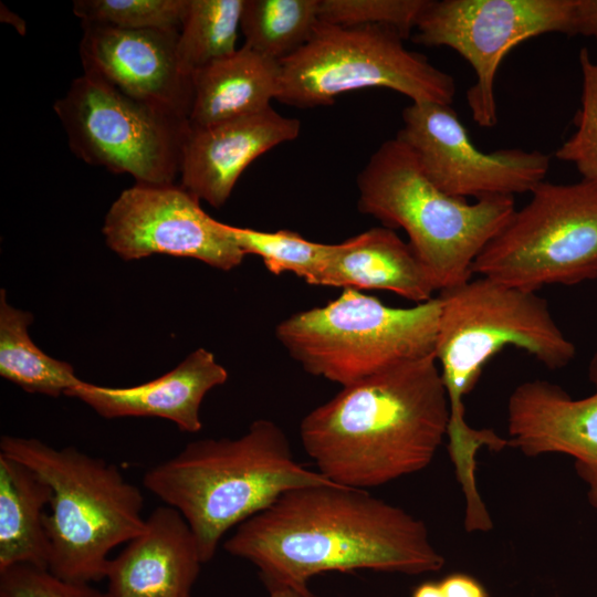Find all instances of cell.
Here are the masks:
<instances>
[{
	"mask_svg": "<svg viewBox=\"0 0 597 597\" xmlns=\"http://www.w3.org/2000/svg\"><path fill=\"white\" fill-rule=\"evenodd\" d=\"M224 549L252 563L266 584L313 597L327 572H438L443 556L423 521L367 490L338 484L294 489L237 526Z\"/></svg>",
	"mask_w": 597,
	"mask_h": 597,
	"instance_id": "obj_1",
	"label": "cell"
},
{
	"mask_svg": "<svg viewBox=\"0 0 597 597\" xmlns=\"http://www.w3.org/2000/svg\"><path fill=\"white\" fill-rule=\"evenodd\" d=\"M449 420L433 354L342 387L303 418L300 437L322 475L367 490L426 469Z\"/></svg>",
	"mask_w": 597,
	"mask_h": 597,
	"instance_id": "obj_2",
	"label": "cell"
},
{
	"mask_svg": "<svg viewBox=\"0 0 597 597\" xmlns=\"http://www.w3.org/2000/svg\"><path fill=\"white\" fill-rule=\"evenodd\" d=\"M434 347L446 387L450 420L448 452L465 499V515L486 512L476 485V454L509 446L491 429H475L464 418L463 397L476 385L485 364L506 346L527 352L551 370L567 366L576 347L554 321L547 301L481 276L440 291Z\"/></svg>",
	"mask_w": 597,
	"mask_h": 597,
	"instance_id": "obj_3",
	"label": "cell"
},
{
	"mask_svg": "<svg viewBox=\"0 0 597 597\" xmlns=\"http://www.w3.org/2000/svg\"><path fill=\"white\" fill-rule=\"evenodd\" d=\"M143 483L165 505L180 512L203 563L214 556L230 528L264 511L285 492L333 484L317 470L295 461L286 434L269 419L253 421L238 438L189 442L150 468Z\"/></svg>",
	"mask_w": 597,
	"mask_h": 597,
	"instance_id": "obj_4",
	"label": "cell"
},
{
	"mask_svg": "<svg viewBox=\"0 0 597 597\" xmlns=\"http://www.w3.org/2000/svg\"><path fill=\"white\" fill-rule=\"evenodd\" d=\"M356 185L358 210L407 233L439 292L471 280L473 262L516 210L514 197L470 203L444 193L397 137L376 149Z\"/></svg>",
	"mask_w": 597,
	"mask_h": 597,
	"instance_id": "obj_5",
	"label": "cell"
},
{
	"mask_svg": "<svg viewBox=\"0 0 597 597\" xmlns=\"http://www.w3.org/2000/svg\"><path fill=\"white\" fill-rule=\"evenodd\" d=\"M0 452L28 465L52 489L45 516L48 569L72 582L105 579L111 551L145 528L140 489L115 464L74 447L6 434Z\"/></svg>",
	"mask_w": 597,
	"mask_h": 597,
	"instance_id": "obj_6",
	"label": "cell"
},
{
	"mask_svg": "<svg viewBox=\"0 0 597 597\" xmlns=\"http://www.w3.org/2000/svg\"><path fill=\"white\" fill-rule=\"evenodd\" d=\"M440 298L391 307L354 289L281 321L275 337L308 374L342 387L434 354Z\"/></svg>",
	"mask_w": 597,
	"mask_h": 597,
	"instance_id": "obj_7",
	"label": "cell"
},
{
	"mask_svg": "<svg viewBox=\"0 0 597 597\" xmlns=\"http://www.w3.org/2000/svg\"><path fill=\"white\" fill-rule=\"evenodd\" d=\"M386 25L342 27L320 21L306 44L280 61L276 101L300 108L334 103L342 94L384 87L412 103L451 105L453 77L408 50Z\"/></svg>",
	"mask_w": 597,
	"mask_h": 597,
	"instance_id": "obj_8",
	"label": "cell"
},
{
	"mask_svg": "<svg viewBox=\"0 0 597 597\" xmlns=\"http://www.w3.org/2000/svg\"><path fill=\"white\" fill-rule=\"evenodd\" d=\"M472 273L536 292L597 279V180H544L485 245Z\"/></svg>",
	"mask_w": 597,
	"mask_h": 597,
	"instance_id": "obj_9",
	"label": "cell"
},
{
	"mask_svg": "<svg viewBox=\"0 0 597 597\" xmlns=\"http://www.w3.org/2000/svg\"><path fill=\"white\" fill-rule=\"evenodd\" d=\"M53 108L72 153L86 164L128 174L137 184H171L179 175L188 119L84 73Z\"/></svg>",
	"mask_w": 597,
	"mask_h": 597,
	"instance_id": "obj_10",
	"label": "cell"
},
{
	"mask_svg": "<svg viewBox=\"0 0 597 597\" xmlns=\"http://www.w3.org/2000/svg\"><path fill=\"white\" fill-rule=\"evenodd\" d=\"M575 0H428L412 38L426 46H448L470 63L467 91L473 121L498 123L494 83L500 63L517 44L558 32L573 35Z\"/></svg>",
	"mask_w": 597,
	"mask_h": 597,
	"instance_id": "obj_11",
	"label": "cell"
},
{
	"mask_svg": "<svg viewBox=\"0 0 597 597\" xmlns=\"http://www.w3.org/2000/svg\"><path fill=\"white\" fill-rule=\"evenodd\" d=\"M396 137L444 193L476 200L530 192L545 180L551 156L520 148L480 150L451 105L411 103Z\"/></svg>",
	"mask_w": 597,
	"mask_h": 597,
	"instance_id": "obj_12",
	"label": "cell"
},
{
	"mask_svg": "<svg viewBox=\"0 0 597 597\" xmlns=\"http://www.w3.org/2000/svg\"><path fill=\"white\" fill-rule=\"evenodd\" d=\"M102 233L125 261L167 254L230 271L245 256L229 224L211 218L197 197L175 182H135L123 190L105 216Z\"/></svg>",
	"mask_w": 597,
	"mask_h": 597,
	"instance_id": "obj_13",
	"label": "cell"
},
{
	"mask_svg": "<svg viewBox=\"0 0 597 597\" xmlns=\"http://www.w3.org/2000/svg\"><path fill=\"white\" fill-rule=\"evenodd\" d=\"M81 23L78 51L84 74L144 104L188 119L192 73L178 56L179 30H129Z\"/></svg>",
	"mask_w": 597,
	"mask_h": 597,
	"instance_id": "obj_14",
	"label": "cell"
},
{
	"mask_svg": "<svg viewBox=\"0 0 597 597\" xmlns=\"http://www.w3.org/2000/svg\"><path fill=\"white\" fill-rule=\"evenodd\" d=\"M588 376L595 391L578 399L544 379L519 385L507 401V442L526 457H570L597 509V350Z\"/></svg>",
	"mask_w": 597,
	"mask_h": 597,
	"instance_id": "obj_15",
	"label": "cell"
},
{
	"mask_svg": "<svg viewBox=\"0 0 597 597\" xmlns=\"http://www.w3.org/2000/svg\"><path fill=\"white\" fill-rule=\"evenodd\" d=\"M300 132L297 118L285 117L272 106L210 126L189 125L181 150L180 185L199 200L220 208L253 160L296 139Z\"/></svg>",
	"mask_w": 597,
	"mask_h": 597,
	"instance_id": "obj_16",
	"label": "cell"
},
{
	"mask_svg": "<svg viewBox=\"0 0 597 597\" xmlns=\"http://www.w3.org/2000/svg\"><path fill=\"white\" fill-rule=\"evenodd\" d=\"M203 564L189 524L176 509L151 511L144 531L109 559V597H191Z\"/></svg>",
	"mask_w": 597,
	"mask_h": 597,
	"instance_id": "obj_17",
	"label": "cell"
},
{
	"mask_svg": "<svg viewBox=\"0 0 597 597\" xmlns=\"http://www.w3.org/2000/svg\"><path fill=\"white\" fill-rule=\"evenodd\" d=\"M228 370L205 348L190 353L174 369L133 387L115 388L82 381L66 396L76 398L107 419L156 417L182 432L202 428L200 407L206 395L228 380Z\"/></svg>",
	"mask_w": 597,
	"mask_h": 597,
	"instance_id": "obj_18",
	"label": "cell"
},
{
	"mask_svg": "<svg viewBox=\"0 0 597 597\" xmlns=\"http://www.w3.org/2000/svg\"><path fill=\"white\" fill-rule=\"evenodd\" d=\"M318 285L389 291L417 304L438 291L409 243L384 226L334 243Z\"/></svg>",
	"mask_w": 597,
	"mask_h": 597,
	"instance_id": "obj_19",
	"label": "cell"
},
{
	"mask_svg": "<svg viewBox=\"0 0 597 597\" xmlns=\"http://www.w3.org/2000/svg\"><path fill=\"white\" fill-rule=\"evenodd\" d=\"M281 64L243 44L192 74L191 127H205L271 107L280 91Z\"/></svg>",
	"mask_w": 597,
	"mask_h": 597,
	"instance_id": "obj_20",
	"label": "cell"
},
{
	"mask_svg": "<svg viewBox=\"0 0 597 597\" xmlns=\"http://www.w3.org/2000/svg\"><path fill=\"white\" fill-rule=\"evenodd\" d=\"M52 495L36 472L0 452V572L14 565L49 567L45 507Z\"/></svg>",
	"mask_w": 597,
	"mask_h": 597,
	"instance_id": "obj_21",
	"label": "cell"
},
{
	"mask_svg": "<svg viewBox=\"0 0 597 597\" xmlns=\"http://www.w3.org/2000/svg\"><path fill=\"white\" fill-rule=\"evenodd\" d=\"M32 313L19 310L0 290V376L29 394L57 398L80 385L74 367L46 355L29 334Z\"/></svg>",
	"mask_w": 597,
	"mask_h": 597,
	"instance_id": "obj_22",
	"label": "cell"
},
{
	"mask_svg": "<svg viewBox=\"0 0 597 597\" xmlns=\"http://www.w3.org/2000/svg\"><path fill=\"white\" fill-rule=\"evenodd\" d=\"M318 11L320 0H244V44L280 62L307 43L320 22Z\"/></svg>",
	"mask_w": 597,
	"mask_h": 597,
	"instance_id": "obj_23",
	"label": "cell"
},
{
	"mask_svg": "<svg viewBox=\"0 0 597 597\" xmlns=\"http://www.w3.org/2000/svg\"><path fill=\"white\" fill-rule=\"evenodd\" d=\"M244 0H188L177 52L192 73L235 52Z\"/></svg>",
	"mask_w": 597,
	"mask_h": 597,
	"instance_id": "obj_24",
	"label": "cell"
},
{
	"mask_svg": "<svg viewBox=\"0 0 597 597\" xmlns=\"http://www.w3.org/2000/svg\"><path fill=\"white\" fill-rule=\"evenodd\" d=\"M229 230L243 253L260 256L271 273L291 272L312 285H318L333 248L290 230L266 232L230 224Z\"/></svg>",
	"mask_w": 597,
	"mask_h": 597,
	"instance_id": "obj_25",
	"label": "cell"
},
{
	"mask_svg": "<svg viewBox=\"0 0 597 597\" xmlns=\"http://www.w3.org/2000/svg\"><path fill=\"white\" fill-rule=\"evenodd\" d=\"M188 0H76L73 13L81 22L129 30H179Z\"/></svg>",
	"mask_w": 597,
	"mask_h": 597,
	"instance_id": "obj_26",
	"label": "cell"
},
{
	"mask_svg": "<svg viewBox=\"0 0 597 597\" xmlns=\"http://www.w3.org/2000/svg\"><path fill=\"white\" fill-rule=\"evenodd\" d=\"M582 71L580 107L574 116L575 132L556 150V158L573 164L582 178L597 180V61L587 48L578 55Z\"/></svg>",
	"mask_w": 597,
	"mask_h": 597,
	"instance_id": "obj_27",
	"label": "cell"
},
{
	"mask_svg": "<svg viewBox=\"0 0 597 597\" xmlns=\"http://www.w3.org/2000/svg\"><path fill=\"white\" fill-rule=\"evenodd\" d=\"M428 0H320V21L342 25H386L407 39Z\"/></svg>",
	"mask_w": 597,
	"mask_h": 597,
	"instance_id": "obj_28",
	"label": "cell"
},
{
	"mask_svg": "<svg viewBox=\"0 0 597 597\" xmlns=\"http://www.w3.org/2000/svg\"><path fill=\"white\" fill-rule=\"evenodd\" d=\"M0 597H109L87 583L63 579L48 568L14 565L0 572Z\"/></svg>",
	"mask_w": 597,
	"mask_h": 597,
	"instance_id": "obj_29",
	"label": "cell"
},
{
	"mask_svg": "<svg viewBox=\"0 0 597 597\" xmlns=\"http://www.w3.org/2000/svg\"><path fill=\"white\" fill-rule=\"evenodd\" d=\"M444 597H488L483 586L465 574H451L439 583Z\"/></svg>",
	"mask_w": 597,
	"mask_h": 597,
	"instance_id": "obj_30",
	"label": "cell"
},
{
	"mask_svg": "<svg viewBox=\"0 0 597 597\" xmlns=\"http://www.w3.org/2000/svg\"><path fill=\"white\" fill-rule=\"evenodd\" d=\"M577 34L597 42V0H575L573 35Z\"/></svg>",
	"mask_w": 597,
	"mask_h": 597,
	"instance_id": "obj_31",
	"label": "cell"
},
{
	"mask_svg": "<svg viewBox=\"0 0 597 597\" xmlns=\"http://www.w3.org/2000/svg\"><path fill=\"white\" fill-rule=\"evenodd\" d=\"M0 20L1 22L13 27L18 31L19 34L21 35L25 34V31H27L25 21L21 17H19L17 13L9 10L7 6H4L3 3H1L0 6Z\"/></svg>",
	"mask_w": 597,
	"mask_h": 597,
	"instance_id": "obj_32",
	"label": "cell"
},
{
	"mask_svg": "<svg viewBox=\"0 0 597 597\" xmlns=\"http://www.w3.org/2000/svg\"><path fill=\"white\" fill-rule=\"evenodd\" d=\"M412 597H444L439 583L426 582L418 586Z\"/></svg>",
	"mask_w": 597,
	"mask_h": 597,
	"instance_id": "obj_33",
	"label": "cell"
},
{
	"mask_svg": "<svg viewBox=\"0 0 597 597\" xmlns=\"http://www.w3.org/2000/svg\"><path fill=\"white\" fill-rule=\"evenodd\" d=\"M270 597H304L294 589L285 586H270L268 587Z\"/></svg>",
	"mask_w": 597,
	"mask_h": 597,
	"instance_id": "obj_34",
	"label": "cell"
}]
</instances>
